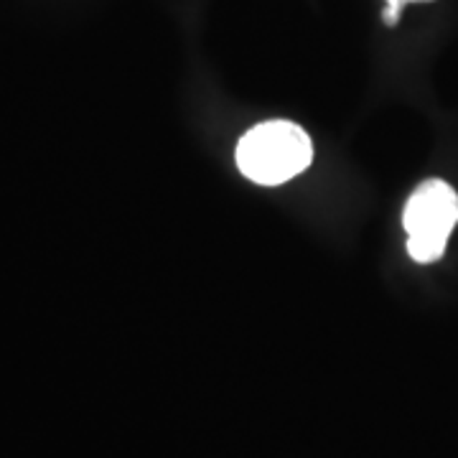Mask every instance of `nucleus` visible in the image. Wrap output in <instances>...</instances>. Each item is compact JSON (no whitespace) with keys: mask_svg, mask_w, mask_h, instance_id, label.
Listing matches in <instances>:
<instances>
[{"mask_svg":"<svg viewBox=\"0 0 458 458\" xmlns=\"http://www.w3.org/2000/svg\"><path fill=\"white\" fill-rule=\"evenodd\" d=\"M313 161L309 132L291 120H267L247 131L237 146V168L260 186H280Z\"/></svg>","mask_w":458,"mask_h":458,"instance_id":"nucleus-1","label":"nucleus"},{"mask_svg":"<svg viewBox=\"0 0 458 458\" xmlns=\"http://www.w3.org/2000/svg\"><path fill=\"white\" fill-rule=\"evenodd\" d=\"M458 225V194L441 179L423 181L410 194L403 227L408 232L410 258L420 265L441 260L448 237Z\"/></svg>","mask_w":458,"mask_h":458,"instance_id":"nucleus-2","label":"nucleus"},{"mask_svg":"<svg viewBox=\"0 0 458 458\" xmlns=\"http://www.w3.org/2000/svg\"><path fill=\"white\" fill-rule=\"evenodd\" d=\"M408 3H428V0H385V11H382V21L385 26H397L400 23V16H403V8Z\"/></svg>","mask_w":458,"mask_h":458,"instance_id":"nucleus-3","label":"nucleus"}]
</instances>
